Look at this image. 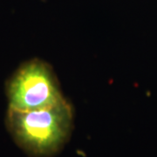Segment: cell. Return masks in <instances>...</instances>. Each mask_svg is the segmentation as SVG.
Returning a JSON list of instances; mask_svg holds the SVG:
<instances>
[{
    "label": "cell",
    "instance_id": "cell-1",
    "mask_svg": "<svg viewBox=\"0 0 157 157\" xmlns=\"http://www.w3.org/2000/svg\"><path fill=\"white\" fill-rule=\"evenodd\" d=\"M6 125L18 146L34 157H50L67 142L73 127V111L66 99L51 107L19 111L9 108Z\"/></svg>",
    "mask_w": 157,
    "mask_h": 157
},
{
    "label": "cell",
    "instance_id": "cell-2",
    "mask_svg": "<svg viewBox=\"0 0 157 157\" xmlns=\"http://www.w3.org/2000/svg\"><path fill=\"white\" fill-rule=\"evenodd\" d=\"M6 95L9 108L19 111L42 109L65 99L54 71L39 59L17 68L7 81Z\"/></svg>",
    "mask_w": 157,
    "mask_h": 157
}]
</instances>
